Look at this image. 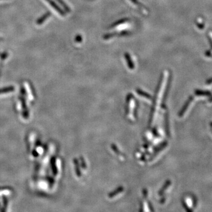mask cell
<instances>
[{"mask_svg": "<svg viewBox=\"0 0 212 212\" xmlns=\"http://www.w3.org/2000/svg\"><path fill=\"white\" fill-rule=\"evenodd\" d=\"M137 93L140 95V96H142L143 97H145L146 98H148V99H150L151 98V96L150 95H149L148 94H147L146 93L143 91L142 90H137Z\"/></svg>", "mask_w": 212, "mask_h": 212, "instance_id": "8", "label": "cell"}, {"mask_svg": "<svg viewBox=\"0 0 212 212\" xmlns=\"http://www.w3.org/2000/svg\"><path fill=\"white\" fill-rule=\"evenodd\" d=\"M211 125L212 126V123H211Z\"/></svg>", "mask_w": 212, "mask_h": 212, "instance_id": "10", "label": "cell"}, {"mask_svg": "<svg viewBox=\"0 0 212 212\" xmlns=\"http://www.w3.org/2000/svg\"><path fill=\"white\" fill-rule=\"evenodd\" d=\"M51 16L50 12H47L44 15H43L42 17H41L37 21V25H41L46 20H47Z\"/></svg>", "mask_w": 212, "mask_h": 212, "instance_id": "2", "label": "cell"}, {"mask_svg": "<svg viewBox=\"0 0 212 212\" xmlns=\"http://www.w3.org/2000/svg\"><path fill=\"white\" fill-rule=\"evenodd\" d=\"M124 190V188L123 187H120L118 188H117L115 190H114V192H111V193H110V195H108V197L110 198H112L114 196H115L116 195H118L120 193H121V192H123Z\"/></svg>", "mask_w": 212, "mask_h": 212, "instance_id": "4", "label": "cell"}, {"mask_svg": "<svg viewBox=\"0 0 212 212\" xmlns=\"http://www.w3.org/2000/svg\"><path fill=\"white\" fill-rule=\"evenodd\" d=\"M47 1H48V2L50 3V4L53 7V8H54L56 11H57L61 15H65L64 12L62 10H61V8H60L53 1H52V0H47Z\"/></svg>", "mask_w": 212, "mask_h": 212, "instance_id": "3", "label": "cell"}, {"mask_svg": "<svg viewBox=\"0 0 212 212\" xmlns=\"http://www.w3.org/2000/svg\"><path fill=\"white\" fill-rule=\"evenodd\" d=\"M64 8V9H65V10L67 11V12H70V9L69 8V7L67 5V4H65L64 3V2L62 1V0H57Z\"/></svg>", "mask_w": 212, "mask_h": 212, "instance_id": "7", "label": "cell"}, {"mask_svg": "<svg viewBox=\"0 0 212 212\" xmlns=\"http://www.w3.org/2000/svg\"><path fill=\"white\" fill-rule=\"evenodd\" d=\"M196 94L197 95H206V96H209L211 95V93L209 92H202V91H196Z\"/></svg>", "mask_w": 212, "mask_h": 212, "instance_id": "9", "label": "cell"}, {"mask_svg": "<svg viewBox=\"0 0 212 212\" xmlns=\"http://www.w3.org/2000/svg\"><path fill=\"white\" fill-rule=\"evenodd\" d=\"M192 100H193V97H190L189 99V100L187 101V102L186 103V104L184 105V106L183 107L182 110L179 112V116L182 117V116L184 114L185 111H186L187 110V109L188 106L190 105V103L192 102Z\"/></svg>", "mask_w": 212, "mask_h": 212, "instance_id": "1", "label": "cell"}, {"mask_svg": "<svg viewBox=\"0 0 212 212\" xmlns=\"http://www.w3.org/2000/svg\"><path fill=\"white\" fill-rule=\"evenodd\" d=\"M126 58L127 60V61H128V65H129V67L130 68L132 69L134 68V64L133 63L132 61H131V58H130V55L128 54H126Z\"/></svg>", "mask_w": 212, "mask_h": 212, "instance_id": "6", "label": "cell"}, {"mask_svg": "<svg viewBox=\"0 0 212 212\" xmlns=\"http://www.w3.org/2000/svg\"><path fill=\"white\" fill-rule=\"evenodd\" d=\"M170 183H171V182L170 181H167L166 182V183L164 185V186L162 187V189L160 190V191L159 192V195H162L163 193L164 192V191L167 189V188L170 185Z\"/></svg>", "mask_w": 212, "mask_h": 212, "instance_id": "5", "label": "cell"}]
</instances>
